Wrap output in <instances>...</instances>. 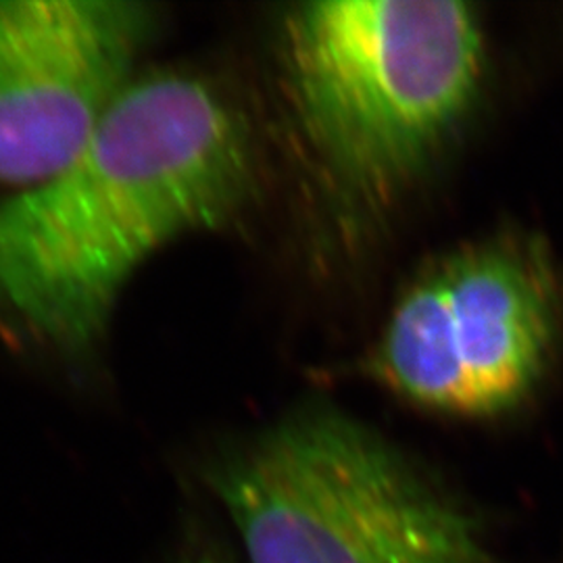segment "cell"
<instances>
[{
	"mask_svg": "<svg viewBox=\"0 0 563 563\" xmlns=\"http://www.w3.org/2000/svg\"><path fill=\"white\" fill-rule=\"evenodd\" d=\"M255 184L251 130L220 88L134 78L59 174L0 201V307L60 353H88L142 263L236 218Z\"/></svg>",
	"mask_w": 563,
	"mask_h": 563,
	"instance_id": "cell-1",
	"label": "cell"
},
{
	"mask_svg": "<svg viewBox=\"0 0 563 563\" xmlns=\"http://www.w3.org/2000/svg\"><path fill=\"white\" fill-rule=\"evenodd\" d=\"M483 27L457 0H320L290 9L282 71L311 159L342 197L393 201L476 99Z\"/></svg>",
	"mask_w": 563,
	"mask_h": 563,
	"instance_id": "cell-2",
	"label": "cell"
},
{
	"mask_svg": "<svg viewBox=\"0 0 563 563\" xmlns=\"http://www.w3.org/2000/svg\"><path fill=\"white\" fill-rule=\"evenodd\" d=\"M207 483L251 563H493L474 514L334 413L274 426Z\"/></svg>",
	"mask_w": 563,
	"mask_h": 563,
	"instance_id": "cell-3",
	"label": "cell"
},
{
	"mask_svg": "<svg viewBox=\"0 0 563 563\" xmlns=\"http://www.w3.org/2000/svg\"><path fill=\"white\" fill-rule=\"evenodd\" d=\"M562 309L544 242L495 234L444 253L411 280L365 367L423 409L493 418L520 405L543 378Z\"/></svg>",
	"mask_w": 563,
	"mask_h": 563,
	"instance_id": "cell-4",
	"label": "cell"
},
{
	"mask_svg": "<svg viewBox=\"0 0 563 563\" xmlns=\"http://www.w3.org/2000/svg\"><path fill=\"white\" fill-rule=\"evenodd\" d=\"M153 20L132 0H0V184L38 186L80 153Z\"/></svg>",
	"mask_w": 563,
	"mask_h": 563,
	"instance_id": "cell-5",
	"label": "cell"
},
{
	"mask_svg": "<svg viewBox=\"0 0 563 563\" xmlns=\"http://www.w3.org/2000/svg\"><path fill=\"white\" fill-rule=\"evenodd\" d=\"M178 563H225L222 560H218V558H213V555H207V553H202V555H190V558H184Z\"/></svg>",
	"mask_w": 563,
	"mask_h": 563,
	"instance_id": "cell-6",
	"label": "cell"
}]
</instances>
